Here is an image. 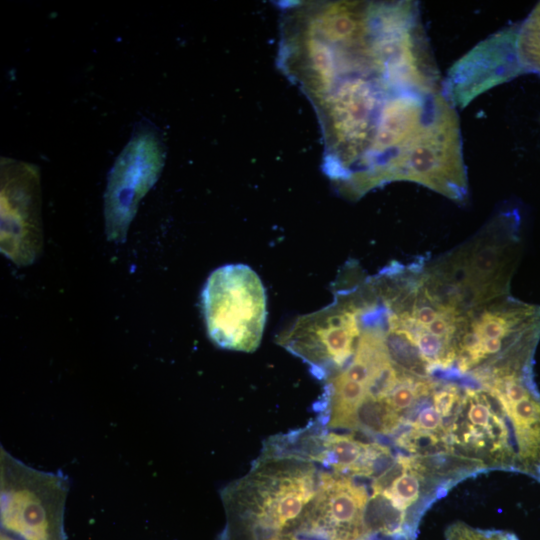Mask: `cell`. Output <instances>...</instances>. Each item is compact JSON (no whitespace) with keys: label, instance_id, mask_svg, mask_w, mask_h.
<instances>
[{"label":"cell","instance_id":"obj_11","mask_svg":"<svg viewBox=\"0 0 540 540\" xmlns=\"http://www.w3.org/2000/svg\"><path fill=\"white\" fill-rule=\"evenodd\" d=\"M517 52L525 74L540 75V2L518 24Z\"/></svg>","mask_w":540,"mask_h":540},{"label":"cell","instance_id":"obj_16","mask_svg":"<svg viewBox=\"0 0 540 540\" xmlns=\"http://www.w3.org/2000/svg\"><path fill=\"white\" fill-rule=\"evenodd\" d=\"M0 540H17V539L14 538V537L9 536L7 533H2L1 537H0Z\"/></svg>","mask_w":540,"mask_h":540},{"label":"cell","instance_id":"obj_6","mask_svg":"<svg viewBox=\"0 0 540 540\" xmlns=\"http://www.w3.org/2000/svg\"><path fill=\"white\" fill-rule=\"evenodd\" d=\"M1 250L19 265L30 264L42 244L39 168L0 159Z\"/></svg>","mask_w":540,"mask_h":540},{"label":"cell","instance_id":"obj_12","mask_svg":"<svg viewBox=\"0 0 540 540\" xmlns=\"http://www.w3.org/2000/svg\"><path fill=\"white\" fill-rule=\"evenodd\" d=\"M501 269H503L502 246L485 245L471 256V272L475 280L486 281Z\"/></svg>","mask_w":540,"mask_h":540},{"label":"cell","instance_id":"obj_7","mask_svg":"<svg viewBox=\"0 0 540 540\" xmlns=\"http://www.w3.org/2000/svg\"><path fill=\"white\" fill-rule=\"evenodd\" d=\"M518 24L486 38L459 59L442 84L444 96L464 108L489 89L525 74L517 52Z\"/></svg>","mask_w":540,"mask_h":540},{"label":"cell","instance_id":"obj_14","mask_svg":"<svg viewBox=\"0 0 540 540\" xmlns=\"http://www.w3.org/2000/svg\"><path fill=\"white\" fill-rule=\"evenodd\" d=\"M439 317V313L431 306H423L415 311L416 323L427 327Z\"/></svg>","mask_w":540,"mask_h":540},{"label":"cell","instance_id":"obj_17","mask_svg":"<svg viewBox=\"0 0 540 540\" xmlns=\"http://www.w3.org/2000/svg\"><path fill=\"white\" fill-rule=\"evenodd\" d=\"M280 540H285L284 538L280 539ZM294 540V539H293Z\"/></svg>","mask_w":540,"mask_h":540},{"label":"cell","instance_id":"obj_10","mask_svg":"<svg viewBox=\"0 0 540 540\" xmlns=\"http://www.w3.org/2000/svg\"><path fill=\"white\" fill-rule=\"evenodd\" d=\"M389 436L403 430V420L384 398L365 396L356 410L355 430Z\"/></svg>","mask_w":540,"mask_h":540},{"label":"cell","instance_id":"obj_2","mask_svg":"<svg viewBox=\"0 0 540 540\" xmlns=\"http://www.w3.org/2000/svg\"><path fill=\"white\" fill-rule=\"evenodd\" d=\"M266 293L258 274L244 264L214 270L202 292V308L209 338L217 346L253 352L262 339Z\"/></svg>","mask_w":540,"mask_h":540},{"label":"cell","instance_id":"obj_13","mask_svg":"<svg viewBox=\"0 0 540 540\" xmlns=\"http://www.w3.org/2000/svg\"><path fill=\"white\" fill-rule=\"evenodd\" d=\"M446 540H519L516 535L501 530H483L457 521L449 525L445 532Z\"/></svg>","mask_w":540,"mask_h":540},{"label":"cell","instance_id":"obj_9","mask_svg":"<svg viewBox=\"0 0 540 540\" xmlns=\"http://www.w3.org/2000/svg\"><path fill=\"white\" fill-rule=\"evenodd\" d=\"M319 446L312 460L348 477L375 478L395 458L387 446L334 432L324 435Z\"/></svg>","mask_w":540,"mask_h":540},{"label":"cell","instance_id":"obj_5","mask_svg":"<svg viewBox=\"0 0 540 540\" xmlns=\"http://www.w3.org/2000/svg\"><path fill=\"white\" fill-rule=\"evenodd\" d=\"M164 162L165 147L156 127L137 124L108 175L104 216L109 240L125 239L140 200L157 182Z\"/></svg>","mask_w":540,"mask_h":540},{"label":"cell","instance_id":"obj_3","mask_svg":"<svg viewBox=\"0 0 540 540\" xmlns=\"http://www.w3.org/2000/svg\"><path fill=\"white\" fill-rule=\"evenodd\" d=\"M0 471L2 528L20 540H55L56 520L69 491L67 477L34 469L3 447Z\"/></svg>","mask_w":540,"mask_h":540},{"label":"cell","instance_id":"obj_1","mask_svg":"<svg viewBox=\"0 0 540 540\" xmlns=\"http://www.w3.org/2000/svg\"><path fill=\"white\" fill-rule=\"evenodd\" d=\"M458 478L432 457L397 454L373 478L365 526L391 540L414 539L421 517Z\"/></svg>","mask_w":540,"mask_h":540},{"label":"cell","instance_id":"obj_18","mask_svg":"<svg viewBox=\"0 0 540 540\" xmlns=\"http://www.w3.org/2000/svg\"><path fill=\"white\" fill-rule=\"evenodd\" d=\"M294 540H296V539H294Z\"/></svg>","mask_w":540,"mask_h":540},{"label":"cell","instance_id":"obj_4","mask_svg":"<svg viewBox=\"0 0 540 540\" xmlns=\"http://www.w3.org/2000/svg\"><path fill=\"white\" fill-rule=\"evenodd\" d=\"M319 478L306 459L272 456L263 459L222 496L226 502L245 504L253 515V522H264L282 531L311 503Z\"/></svg>","mask_w":540,"mask_h":540},{"label":"cell","instance_id":"obj_8","mask_svg":"<svg viewBox=\"0 0 540 540\" xmlns=\"http://www.w3.org/2000/svg\"><path fill=\"white\" fill-rule=\"evenodd\" d=\"M370 495L351 477L321 473L311 501L313 524L329 540H365V512Z\"/></svg>","mask_w":540,"mask_h":540},{"label":"cell","instance_id":"obj_15","mask_svg":"<svg viewBox=\"0 0 540 540\" xmlns=\"http://www.w3.org/2000/svg\"><path fill=\"white\" fill-rule=\"evenodd\" d=\"M426 330L436 336L447 338L450 335L451 327H449L448 322L443 317H438L434 322L425 327Z\"/></svg>","mask_w":540,"mask_h":540}]
</instances>
